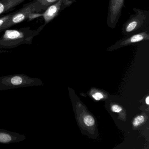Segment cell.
I'll return each mask as SVG.
<instances>
[{
  "mask_svg": "<svg viewBox=\"0 0 149 149\" xmlns=\"http://www.w3.org/2000/svg\"><path fill=\"white\" fill-rule=\"evenodd\" d=\"M42 26L35 30L26 27L19 29L5 30V33L0 37V52L6 49H12L23 44L30 45L35 36L39 34L44 28Z\"/></svg>",
  "mask_w": 149,
  "mask_h": 149,
  "instance_id": "obj_1",
  "label": "cell"
},
{
  "mask_svg": "<svg viewBox=\"0 0 149 149\" xmlns=\"http://www.w3.org/2000/svg\"><path fill=\"white\" fill-rule=\"evenodd\" d=\"M133 11L135 14L131 15L122 27L124 36L149 31V11L136 8H133Z\"/></svg>",
  "mask_w": 149,
  "mask_h": 149,
  "instance_id": "obj_2",
  "label": "cell"
},
{
  "mask_svg": "<svg viewBox=\"0 0 149 149\" xmlns=\"http://www.w3.org/2000/svg\"><path fill=\"white\" fill-rule=\"evenodd\" d=\"M44 85L41 79L31 77L23 74L0 77V91Z\"/></svg>",
  "mask_w": 149,
  "mask_h": 149,
  "instance_id": "obj_3",
  "label": "cell"
},
{
  "mask_svg": "<svg viewBox=\"0 0 149 149\" xmlns=\"http://www.w3.org/2000/svg\"><path fill=\"white\" fill-rule=\"evenodd\" d=\"M35 5L33 1L24 5L22 8L15 11L11 18L1 28H0V33L4 32L16 24L22 22L28 19L29 14L35 12Z\"/></svg>",
  "mask_w": 149,
  "mask_h": 149,
  "instance_id": "obj_4",
  "label": "cell"
},
{
  "mask_svg": "<svg viewBox=\"0 0 149 149\" xmlns=\"http://www.w3.org/2000/svg\"><path fill=\"white\" fill-rule=\"evenodd\" d=\"M125 0H109L107 24L110 28L115 29L118 22L124 7Z\"/></svg>",
  "mask_w": 149,
  "mask_h": 149,
  "instance_id": "obj_5",
  "label": "cell"
},
{
  "mask_svg": "<svg viewBox=\"0 0 149 149\" xmlns=\"http://www.w3.org/2000/svg\"><path fill=\"white\" fill-rule=\"evenodd\" d=\"M149 40V31H144L130 36H125L117 42L112 47L118 48Z\"/></svg>",
  "mask_w": 149,
  "mask_h": 149,
  "instance_id": "obj_6",
  "label": "cell"
},
{
  "mask_svg": "<svg viewBox=\"0 0 149 149\" xmlns=\"http://www.w3.org/2000/svg\"><path fill=\"white\" fill-rule=\"evenodd\" d=\"M26 139V137L24 134L0 129V144L19 143Z\"/></svg>",
  "mask_w": 149,
  "mask_h": 149,
  "instance_id": "obj_7",
  "label": "cell"
},
{
  "mask_svg": "<svg viewBox=\"0 0 149 149\" xmlns=\"http://www.w3.org/2000/svg\"><path fill=\"white\" fill-rule=\"evenodd\" d=\"M62 2L63 0H59L56 3L49 7L42 13L40 14L41 17H43L44 19V26L52 21L62 11Z\"/></svg>",
  "mask_w": 149,
  "mask_h": 149,
  "instance_id": "obj_8",
  "label": "cell"
},
{
  "mask_svg": "<svg viewBox=\"0 0 149 149\" xmlns=\"http://www.w3.org/2000/svg\"><path fill=\"white\" fill-rule=\"evenodd\" d=\"M26 0H0V15L14 11Z\"/></svg>",
  "mask_w": 149,
  "mask_h": 149,
  "instance_id": "obj_9",
  "label": "cell"
},
{
  "mask_svg": "<svg viewBox=\"0 0 149 149\" xmlns=\"http://www.w3.org/2000/svg\"><path fill=\"white\" fill-rule=\"evenodd\" d=\"M59 0H33L35 5V12H44L51 5L55 4Z\"/></svg>",
  "mask_w": 149,
  "mask_h": 149,
  "instance_id": "obj_10",
  "label": "cell"
},
{
  "mask_svg": "<svg viewBox=\"0 0 149 149\" xmlns=\"http://www.w3.org/2000/svg\"><path fill=\"white\" fill-rule=\"evenodd\" d=\"M15 12V11L8 13L7 14L3 15L1 17L0 16V28H1L6 22H7L12 15Z\"/></svg>",
  "mask_w": 149,
  "mask_h": 149,
  "instance_id": "obj_11",
  "label": "cell"
},
{
  "mask_svg": "<svg viewBox=\"0 0 149 149\" xmlns=\"http://www.w3.org/2000/svg\"><path fill=\"white\" fill-rule=\"evenodd\" d=\"M84 123L87 126H91L95 123V120L93 118L90 116H87L84 118Z\"/></svg>",
  "mask_w": 149,
  "mask_h": 149,
  "instance_id": "obj_12",
  "label": "cell"
},
{
  "mask_svg": "<svg viewBox=\"0 0 149 149\" xmlns=\"http://www.w3.org/2000/svg\"><path fill=\"white\" fill-rule=\"evenodd\" d=\"M144 117L143 116H138L133 120V125L135 127H137L141 124L144 122Z\"/></svg>",
  "mask_w": 149,
  "mask_h": 149,
  "instance_id": "obj_13",
  "label": "cell"
},
{
  "mask_svg": "<svg viewBox=\"0 0 149 149\" xmlns=\"http://www.w3.org/2000/svg\"><path fill=\"white\" fill-rule=\"evenodd\" d=\"M75 1V0H63L62 9L63 10L66 8L70 6Z\"/></svg>",
  "mask_w": 149,
  "mask_h": 149,
  "instance_id": "obj_14",
  "label": "cell"
},
{
  "mask_svg": "<svg viewBox=\"0 0 149 149\" xmlns=\"http://www.w3.org/2000/svg\"><path fill=\"white\" fill-rule=\"evenodd\" d=\"M111 109L112 111L115 112H117V113L120 112L122 110V108L121 107L118 106V105H116V104L112 105Z\"/></svg>",
  "mask_w": 149,
  "mask_h": 149,
  "instance_id": "obj_15",
  "label": "cell"
},
{
  "mask_svg": "<svg viewBox=\"0 0 149 149\" xmlns=\"http://www.w3.org/2000/svg\"><path fill=\"white\" fill-rule=\"evenodd\" d=\"M92 97L95 100L98 101V100H100V99H102L103 97V95L102 94L98 92V93H96L95 94H94L92 95Z\"/></svg>",
  "mask_w": 149,
  "mask_h": 149,
  "instance_id": "obj_16",
  "label": "cell"
},
{
  "mask_svg": "<svg viewBox=\"0 0 149 149\" xmlns=\"http://www.w3.org/2000/svg\"><path fill=\"white\" fill-rule=\"evenodd\" d=\"M146 104H149V97L148 96L146 99Z\"/></svg>",
  "mask_w": 149,
  "mask_h": 149,
  "instance_id": "obj_17",
  "label": "cell"
}]
</instances>
